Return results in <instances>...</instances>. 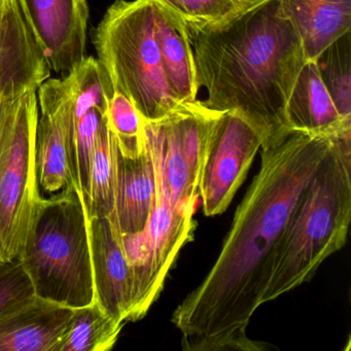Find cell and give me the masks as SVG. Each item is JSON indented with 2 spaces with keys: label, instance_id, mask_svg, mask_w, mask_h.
<instances>
[{
  "label": "cell",
  "instance_id": "cell-1",
  "mask_svg": "<svg viewBox=\"0 0 351 351\" xmlns=\"http://www.w3.org/2000/svg\"><path fill=\"white\" fill-rule=\"evenodd\" d=\"M336 136L293 131L262 145L258 172L208 274L172 314L186 351H265L247 328L263 305L298 201Z\"/></svg>",
  "mask_w": 351,
  "mask_h": 351
},
{
  "label": "cell",
  "instance_id": "cell-2",
  "mask_svg": "<svg viewBox=\"0 0 351 351\" xmlns=\"http://www.w3.org/2000/svg\"><path fill=\"white\" fill-rule=\"evenodd\" d=\"M184 28L206 108L241 114L264 143L291 132L287 104L308 60L280 0H241L219 21Z\"/></svg>",
  "mask_w": 351,
  "mask_h": 351
},
{
  "label": "cell",
  "instance_id": "cell-3",
  "mask_svg": "<svg viewBox=\"0 0 351 351\" xmlns=\"http://www.w3.org/2000/svg\"><path fill=\"white\" fill-rule=\"evenodd\" d=\"M351 221V134L336 136L304 190L276 250L263 304L313 278L346 243Z\"/></svg>",
  "mask_w": 351,
  "mask_h": 351
},
{
  "label": "cell",
  "instance_id": "cell-4",
  "mask_svg": "<svg viewBox=\"0 0 351 351\" xmlns=\"http://www.w3.org/2000/svg\"><path fill=\"white\" fill-rule=\"evenodd\" d=\"M18 258L38 297L73 309L96 301L89 219L75 189L44 197Z\"/></svg>",
  "mask_w": 351,
  "mask_h": 351
},
{
  "label": "cell",
  "instance_id": "cell-5",
  "mask_svg": "<svg viewBox=\"0 0 351 351\" xmlns=\"http://www.w3.org/2000/svg\"><path fill=\"white\" fill-rule=\"evenodd\" d=\"M98 61L114 91L132 102L143 119L159 120L180 106L166 79L149 0H116L94 32Z\"/></svg>",
  "mask_w": 351,
  "mask_h": 351
},
{
  "label": "cell",
  "instance_id": "cell-6",
  "mask_svg": "<svg viewBox=\"0 0 351 351\" xmlns=\"http://www.w3.org/2000/svg\"><path fill=\"white\" fill-rule=\"evenodd\" d=\"M38 90L0 100V262L18 258L44 196L36 176Z\"/></svg>",
  "mask_w": 351,
  "mask_h": 351
},
{
  "label": "cell",
  "instance_id": "cell-7",
  "mask_svg": "<svg viewBox=\"0 0 351 351\" xmlns=\"http://www.w3.org/2000/svg\"><path fill=\"white\" fill-rule=\"evenodd\" d=\"M264 141L262 133L241 114L233 110L219 112L199 184L206 217L221 215L230 206Z\"/></svg>",
  "mask_w": 351,
  "mask_h": 351
},
{
  "label": "cell",
  "instance_id": "cell-8",
  "mask_svg": "<svg viewBox=\"0 0 351 351\" xmlns=\"http://www.w3.org/2000/svg\"><path fill=\"white\" fill-rule=\"evenodd\" d=\"M38 99L42 114L36 128V163L40 192L77 190L71 167L75 108L66 77L47 80L38 88Z\"/></svg>",
  "mask_w": 351,
  "mask_h": 351
},
{
  "label": "cell",
  "instance_id": "cell-9",
  "mask_svg": "<svg viewBox=\"0 0 351 351\" xmlns=\"http://www.w3.org/2000/svg\"><path fill=\"white\" fill-rule=\"evenodd\" d=\"M51 71L66 75L86 57L87 0H18Z\"/></svg>",
  "mask_w": 351,
  "mask_h": 351
},
{
  "label": "cell",
  "instance_id": "cell-10",
  "mask_svg": "<svg viewBox=\"0 0 351 351\" xmlns=\"http://www.w3.org/2000/svg\"><path fill=\"white\" fill-rule=\"evenodd\" d=\"M50 73L19 1L5 0L0 17V100L38 90Z\"/></svg>",
  "mask_w": 351,
  "mask_h": 351
},
{
  "label": "cell",
  "instance_id": "cell-11",
  "mask_svg": "<svg viewBox=\"0 0 351 351\" xmlns=\"http://www.w3.org/2000/svg\"><path fill=\"white\" fill-rule=\"evenodd\" d=\"M89 235L96 302L125 324L132 309L134 282L122 235L108 217L90 219Z\"/></svg>",
  "mask_w": 351,
  "mask_h": 351
},
{
  "label": "cell",
  "instance_id": "cell-12",
  "mask_svg": "<svg viewBox=\"0 0 351 351\" xmlns=\"http://www.w3.org/2000/svg\"><path fill=\"white\" fill-rule=\"evenodd\" d=\"M73 313L34 295L0 318V351H55Z\"/></svg>",
  "mask_w": 351,
  "mask_h": 351
},
{
  "label": "cell",
  "instance_id": "cell-13",
  "mask_svg": "<svg viewBox=\"0 0 351 351\" xmlns=\"http://www.w3.org/2000/svg\"><path fill=\"white\" fill-rule=\"evenodd\" d=\"M156 180L147 147L137 158L124 157L119 151L114 213L108 217L122 236L141 233L155 205Z\"/></svg>",
  "mask_w": 351,
  "mask_h": 351
},
{
  "label": "cell",
  "instance_id": "cell-14",
  "mask_svg": "<svg viewBox=\"0 0 351 351\" xmlns=\"http://www.w3.org/2000/svg\"><path fill=\"white\" fill-rule=\"evenodd\" d=\"M287 121L289 130L328 136L351 134V122L339 114L314 61L305 63L293 86Z\"/></svg>",
  "mask_w": 351,
  "mask_h": 351
},
{
  "label": "cell",
  "instance_id": "cell-15",
  "mask_svg": "<svg viewBox=\"0 0 351 351\" xmlns=\"http://www.w3.org/2000/svg\"><path fill=\"white\" fill-rule=\"evenodd\" d=\"M280 8L297 29L308 61L351 32V0H280Z\"/></svg>",
  "mask_w": 351,
  "mask_h": 351
},
{
  "label": "cell",
  "instance_id": "cell-16",
  "mask_svg": "<svg viewBox=\"0 0 351 351\" xmlns=\"http://www.w3.org/2000/svg\"><path fill=\"white\" fill-rule=\"evenodd\" d=\"M154 28L170 89L180 104L197 100L199 88L192 45L186 28L154 3Z\"/></svg>",
  "mask_w": 351,
  "mask_h": 351
},
{
  "label": "cell",
  "instance_id": "cell-17",
  "mask_svg": "<svg viewBox=\"0 0 351 351\" xmlns=\"http://www.w3.org/2000/svg\"><path fill=\"white\" fill-rule=\"evenodd\" d=\"M124 324L110 317L97 302L73 309L55 351H108L118 341Z\"/></svg>",
  "mask_w": 351,
  "mask_h": 351
},
{
  "label": "cell",
  "instance_id": "cell-18",
  "mask_svg": "<svg viewBox=\"0 0 351 351\" xmlns=\"http://www.w3.org/2000/svg\"><path fill=\"white\" fill-rule=\"evenodd\" d=\"M118 143L108 121H104L98 134L90 173V202L88 219L108 217L114 213L117 184Z\"/></svg>",
  "mask_w": 351,
  "mask_h": 351
},
{
  "label": "cell",
  "instance_id": "cell-19",
  "mask_svg": "<svg viewBox=\"0 0 351 351\" xmlns=\"http://www.w3.org/2000/svg\"><path fill=\"white\" fill-rule=\"evenodd\" d=\"M314 62L339 114L351 122V32L335 40Z\"/></svg>",
  "mask_w": 351,
  "mask_h": 351
},
{
  "label": "cell",
  "instance_id": "cell-20",
  "mask_svg": "<svg viewBox=\"0 0 351 351\" xmlns=\"http://www.w3.org/2000/svg\"><path fill=\"white\" fill-rule=\"evenodd\" d=\"M64 77L69 82L73 100L75 120L81 118L92 108H97L106 116L114 89L106 69L99 61L93 57H85Z\"/></svg>",
  "mask_w": 351,
  "mask_h": 351
},
{
  "label": "cell",
  "instance_id": "cell-21",
  "mask_svg": "<svg viewBox=\"0 0 351 351\" xmlns=\"http://www.w3.org/2000/svg\"><path fill=\"white\" fill-rule=\"evenodd\" d=\"M106 121L124 157L137 158L143 152V117L132 102L114 91L108 104Z\"/></svg>",
  "mask_w": 351,
  "mask_h": 351
},
{
  "label": "cell",
  "instance_id": "cell-22",
  "mask_svg": "<svg viewBox=\"0 0 351 351\" xmlns=\"http://www.w3.org/2000/svg\"><path fill=\"white\" fill-rule=\"evenodd\" d=\"M184 27L219 21L237 8L241 0H149Z\"/></svg>",
  "mask_w": 351,
  "mask_h": 351
},
{
  "label": "cell",
  "instance_id": "cell-23",
  "mask_svg": "<svg viewBox=\"0 0 351 351\" xmlns=\"http://www.w3.org/2000/svg\"><path fill=\"white\" fill-rule=\"evenodd\" d=\"M36 295L19 258L0 262V318Z\"/></svg>",
  "mask_w": 351,
  "mask_h": 351
},
{
  "label": "cell",
  "instance_id": "cell-24",
  "mask_svg": "<svg viewBox=\"0 0 351 351\" xmlns=\"http://www.w3.org/2000/svg\"><path fill=\"white\" fill-rule=\"evenodd\" d=\"M5 0H0V17H1V14H3V7H5Z\"/></svg>",
  "mask_w": 351,
  "mask_h": 351
}]
</instances>
